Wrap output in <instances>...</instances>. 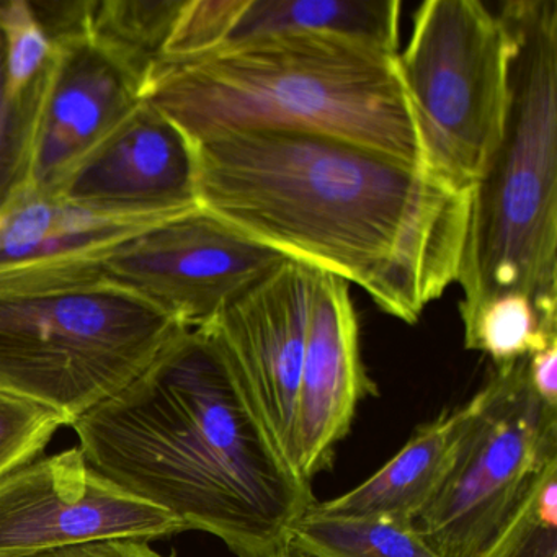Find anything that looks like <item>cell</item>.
<instances>
[{
    "instance_id": "cell-10",
    "label": "cell",
    "mask_w": 557,
    "mask_h": 557,
    "mask_svg": "<svg viewBox=\"0 0 557 557\" xmlns=\"http://www.w3.org/2000/svg\"><path fill=\"white\" fill-rule=\"evenodd\" d=\"M141 100L138 84L89 41L53 40L50 63L14 120L9 197L57 191L77 162Z\"/></svg>"
},
{
    "instance_id": "cell-4",
    "label": "cell",
    "mask_w": 557,
    "mask_h": 557,
    "mask_svg": "<svg viewBox=\"0 0 557 557\" xmlns=\"http://www.w3.org/2000/svg\"><path fill=\"white\" fill-rule=\"evenodd\" d=\"M508 38L500 143L471 191L458 283L462 324L507 293L557 322V2L498 9Z\"/></svg>"
},
{
    "instance_id": "cell-19",
    "label": "cell",
    "mask_w": 557,
    "mask_h": 557,
    "mask_svg": "<svg viewBox=\"0 0 557 557\" xmlns=\"http://www.w3.org/2000/svg\"><path fill=\"white\" fill-rule=\"evenodd\" d=\"M465 327V347L498 364L513 363L557 341V322L547 321L533 299L507 293L485 302Z\"/></svg>"
},
{
    "instance_id": "cell-9",
    "label": "cell",
    "mask_w": 557,
    "mask_h": 557,
    "mask_svg": "<svg viewBox=\"0 0 557 557\" xmlns=\"http://www.w3.org/2000/svg\"><path fill=\"white\" fill-rule=\"evenodd\" d=\"M181 531L177 518L100 474L79 446L0 478V557Z\"/></svg>"
},
{
    "instance_id": "cell-24",
    "label": "cell",
    "mask_w": 557,
    "mask_h": 557,
    "mask_svg": "<svg viewBox=\"0 0 557 557\" xmlns=\"http://www.w3.org/2000/svg\"><path fill=\"white\" fill-rule=\"evenodd\" d=\"M531 389L544 404L557 407V341L527 358Z\"/></svg>"
},
{
    "instance_id": "cell-17",
    "label": "cell",
    "mask_w": 557,
    "mask_h": 557,
    "mask_svg": "<svg viewBox=\"0 0 557 557\" xmlns=\"http://www.w3.org/2000/svg\"><path fill=\"white\" fill-rule=\"evenodd\" d=\"M182 0L44 2L41 22L51 41L79 37L106 54L145 92L161 63Z\"/></svg>"
},
{
    "instance_id": "cell-16",
    "label": "cell",
    "mask_w": 557,
    "mask_h": 557,
    "mask_svg": "<svg viewBox=\"0 0 557 557\" xmlns=\"http://www.w3.org/2000/svg\"><path fill=\"white\" fill-rule=\"evenodd\" d=\"M472 413L474 399L423 423L380 471L332 500L315 502V508L413 523L448 474Z\"/></svg>"
},
{
    "instance_id": "cell-18",
    "label": "cell",
    "mask_w": 557,
    "mask_h": 557,
    "mask_svg": "<svg viewBox=\"0 0 557 557\" xmlns=\"http://www.w3.org/2000/svg\"><path fill=\"white\" fill-rule=\"evenodd\" d=\"M288 541L309 557H442L412 521L324 513L315 504L289 528Z\"/></svg>"
},
{
    "instance_id": "cell-26",
    "label": "cell",
    "mask_w": 557,
    "mask_h": 557,
    "mask_svg": "<svg viewBox=\"0 0 557 557\" xmlns=\"http://www.w3.org/2000/svg\"><path fill=\"white\" fill-rule=\"evenodd\" d=\"M270 557H309L306 556L305 553H301V550L298 549V547L293 546L289 541H286V543H283L282 546L278 547V549L275 550V553L272 554Z\"/></svg>"
},
{
    "instance_id": "cell-8",
    "label": "cell",
    "mask_w": 557,
    "mask_h": 557,
    "mask_svg": "<svg viewBox=\"0 0 557 557\" xmlns=\"http://www.w3.org/2000/svg\"><path fill=\"white\" fill-rule=\"evenodd\" d=\"M288 260L198 207L122 244L103 263L102 280L182 327H203Z\"/></svg>"
},
{
    "instance_id": "cell-27",
    "label": "cell",
    "mask_w": 557,
    "mask_h": 557,
    "mask_svg": "<svg viewBox=\"0 0 557 557\" xmlns=\"http://www.w3.org/2000/svg\"><path fill=\"white\" fill-rule=\"evenodd\" d=\"M0 221H2V208H0Z\"/></svg>"
},
{
    "instance_id": "cell-22",
    "label": "cell",
    "mask_w": 557,
    "mask_h": 557,
    "mask_svg": "<svg viewBox=\"0 0 557 557\" xmlns=\"http://www.w3.org/2000/svg\"><path fill=\"white\" fill-rule=\"evenodd\" d=\"M70 420L44 404L0 391V478L40 458Z\"/></svg>"
},
{
    "instance_id": "cell-3",
    "label": "cell",
    "mask_w": 557,
    "mask_h": 557,
    "mask_svg": "<svg viewBox=\"0 0 557 557\" xmlns=\"http://www.w3.org/2000/svg\"><path fill=\"white\" fill-rule=\"evenodd\" d=\"M396 57L327 35L263 38L159 64L143 99L188 143L236 129H305L423 168Z\"/></svg>"
},
{
    "instance_id": "cell-7",
    "label": "cell",
    "mask_w": 557,
    "mask_h": 557,
    "mask_svg": "<svg viewBox=\"0 0 557 557\" xmlns=\"http://www.w3.org/2000/svg\"><path fill=\"white\" fill-rule=\"evenodd\" d=\"M455 461L413 521L442 557H475L557 461V407L531 389L527 358L494 368Z\"/></svg>"
},
{
    "instance_id": "cell-11",
    "label": "cell",
    "mask_w": 557,
    "mask_h": 557,
    "mask_svg": "<svg viewBox=\"0 0 557 557\" xmlns=\"http://www.w3.org/2000/svg\"><path fill=\"white\" fill-rule=\"evenodd\" d=\"M0 208V292L99 282L122 244L191 211L90 207L38 191H15Z\"/></svg>"
},
{
    "instance_id": "cell-23",
    "label": "cell",
    "mask_w": 557,
    "mask_h": 557,
    "mask_svg": "<svg viewBox=\"0 0 557 557\" xmlns=\"http://www.w3.org/2000/svg\"><path fill=\"white\" fill-rule=\"evenodd\" d=\"M27 557H171L162 556L145 541L112 540L63 547ZM174 557V556H172Z\"/></svg>"
},
{
    "instance_id": "cell-20",
    "label": "cell",
    "mask_w": 557,
    "mask_h": 557,
    "mask_svg": "<svg viewBox=\"0 0 557 557\" xmlns=\"http://www.w3.org/2000/svg\"><path fill=\"white\" fill-rule=\"evenodd\" d=\"M0 35L4 40L8 99L14 119L44 76L53 54V41L28 0H0Z\"/></svg>"
},
{
    "instance_id": "cell-2",
    "label": "cell",
    "mask_w": 557,
    "mask_h": 557,
    "mask_svg": "<svg viewBox=\"0 0 557 557\" xmlns=\"http://www.w3.org/2000/svg\"><path fill=\"white\" fill-rule=\"evenodd\" d=\"M71 426L100 474L237 557L272 556L318 502L211 324Z\"/></svg>"
},
{
    "instance_id": "cell-14",
    "label": "cell",
    "mask_w": 557,
    "mask_h": 557,
    "mask_svg": "<svg viewBox=\"0 0 557 557\" xmlns=\"http://www.w3.org/2000/svg\"><path fill=\"white\" fill-rule=\"evenodd\" d=\"M400 9L397 0H182L161 64L288 35L344 38L396 57Z\"/></svg>"
},
{
    "instance_id": "cell-1",
    "label": "cell",
    "mask_w": 557,
    "mask_h": 557,
    "mask_svg": "<svg viewBox=\"0 0 557 557\" xmlns=\"http://www.w3.org/2000/svg\"><path fill=\"white\" fill-rule=\"evenodd\" d=\"M198 205L256 243L355 283L407 324L458 282L471 191L358 143L249 128L190 143Z\"/></svg>"
},
{
    "instance_id": "cell-25",
    "label": "cell",
    "mask_w": 557,
    "mask_h": 557,
    "mask_svg": "<svg viewBox=\"0 0 557 557\" xmlns=\"http://www.w3.org/2000/svg\"><path fill=\"white\" fill-rule=\"evenodd\" d=\"M0 152H4L12 171V112L8 99V79H5L4 40L0 35Z\"/></svg>"
},
{
    "instance_id": "cell-13",
    "label": "cell",
    "mask_w": 557,
    "mask_h": 557,
    "mask_svg": "<svg viewBox=\"0 0 557 557\" xmlns=\"http://www.w3.org/2000/svg\"><path fill=\"white\" fill-rule=\"evenodd\" d=\"M376 393L361 360L360 325L345 280L315 273L293 420L292 462L311 482L331 468L358 404Z\"/></svg>"
},
{
    "instance_id": "cell-15",
    "label": "cell",
    "mask_w": 557,
    "mask_h": 557,
    "mask_svg": "<svg viewBox=\"0 0 557 557\" xmlns=\"http://www.w3.org/2000/svg\"><path fill=\"white\" fill-rule=\"evenodd\" d=\"M53 195L116 210H194L200 207L194 148L161 110L143 99Z\"/></svg>"
},
{
    "instance_id": "cell-12",
    "label": "cell",
    "mask_w": 557,
    "mask_h": 557,
    "mask_svg": "<svg viewBox=\"0 0 557 557\" xmlns=\"http://www.w3.org/2000/svg\"><path fill=\"white\" fill-rule=\"evenodd\" d=\"M315 273L288 260L211 322L289 461Z\"/></svg>"
},
{
    "instance_id": "cell-5",
    "label": "cell",
    "mask_w": 557,
    "mask_h": 557,
    "mask_svg": "<svg viewBox=\"0 0 557 557\" xmlns=\"http://www.w3.org/2000/svg\"><path fill=\"white\" fill-rule=\"evenodd\" d=\"M182 329L106 280L0 292V391L73 425L145 373Z\"/></svg>"
},
{
    "instance_id": "cell-21",
    "label": "cell",
    "mask_w": 557,
    "mask_h": 557,
    "mask_svg": "<svg viewBox=\"0 0 557 557\" xmlns=\"http://www.w3.org/2000/svg\"><path fill=\"white\" fill-rule=\"evenodd\" d=\"M475 557H557V461L537 475L510 521Z\"/></svg>"
},
{
    "instance_id": "cell-6",
    "label": "cell",
    "mask_w": 557,
    "mask_h": 557,
    "mask_svg": "<svg viewBox=\"0 0 557 557\" xmlns=\"http://www.w3.org/2000/svg\"><path fill=\"white\" fill-rule=\"evenodd\" d=\"M510 38L478 0H426L396 67L423 168L472 191L497 149L508 100Z\"/></svg>"
}]
</instances>
